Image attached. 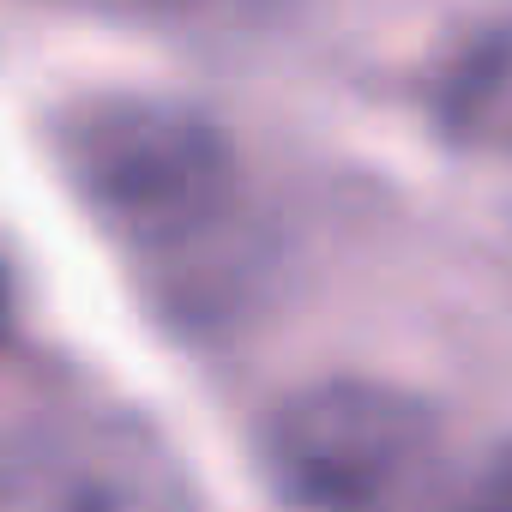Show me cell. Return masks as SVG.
I'll use <instances>...</instances> for the list:
<instances>
[{
	"label": "cell",
	"mask_w": 512,
	"mask_h": 512,
	"mask_svg": "<svg viewBox=\"0 0 512 512\" xmlns=\"http://www.w3.org/2000/svg\"><path fill=\"white\" fill-rule=\"evenodd\" d=\"M266 452L308 512H398L434 482L440 422L404 386L320 380L272 416Z\"/></svg>",
	"instance_id": "cell-2"
},
{
	"label": "cell",
	"mask_w": 512,
	"mask_h": 512,
	"mask_svg": "<svg viewBox=\"0 0 512 512\" xmlns=\"http://www.w3.org/2000/svg\"><path fill=\"white\" fill-rule=\"evenodd\" d=\"M0 512H193V482L151 422L73 410L19 446Z\"/></svg>",
	"instance_id": "cell-3"
},
{
	"label": "cell",
	"mask_w": 512,
	"mask_h": 512,
	"mask_svg": "<svg viewBox=\"0 0 512 512\" xmlns=\"http://www.w3.org/2000/svg\"><path fill=\"white\" fill-rule=\"evenodd\" d=\"M85 199L145 247L205 241L241 199L229 133L175 97H103L67 133Z\"/></svg>",
	"instance_id": "cell-1"
}]
</instances>
